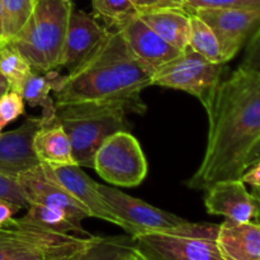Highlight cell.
Returning <instances> with one entry per match:
<instances>
[{
  "label": "cell",
  "instance_id": "26",
  "mask_svg": "<svg viewBox=\"0 0 260 260\" xmlns=\"http://www.w3.org/2000/svg\"><path fill=\"white\" fill-rule=\"evenodd\" d=\"M24 99L19 93L8 90L0 96V124L4 128L24 114Z\"/></svg>",
  "mask_w": 260,
  "mask_h": 260
},
{
  "label": "cell",
  "instance_id": "20",
  "mask_svg": "<svg viewBox=\"0 0 260 260\" xmlns=\"http://www.w3.org/2000/svg\"><path fill=\"white\" fill-rule=\"evenodd\" d=\"M22 218L28 221V222L41 226V228L55 231V233L76 235L81 236V238H91V236H94L90 233H88L83 226L71 220L70 216L63 212L62 210L50 207V206L29 203L27 208V213Z\"/></svg>",
  "mask_w": 260,
  "mask_h": 260
},
{
  "label": "cell",
  "instance_id": "24",
  "mask_svg": "<svg viewBox=\"0 0 260 260\" xmlns=\"http://www.w3.org/2000/svg\"><path fill=\"white\" fill-rule=\"evenodd\" d=\"M93 15L103 20L106 27L117 28L126 20L139 15L131 0H91Z\"/></svg>",
  "mask_w": 260,
  "mask_h": 260
},
{
  "label": "cell",
  "instance_id": "6",
  "mask_svg": "<svg viewBox=\"0 0 260 260\" xmlns=\"http://www.w3.org/2000/svg\"><path fill=\"white\" fill-rule=\"evenodd\" d=\"M126 114L121 109L56 111L58 122L70 139L75 165L93 169L95 152L104 140L128 128Z\"/></svg>",
  "mask_w": 260,
  "mask_h": 260
},
{
  "label": "cell",
  "instance_id": "21",
  "mask_svg": "<svg viewBox=\"0 0 260 260\" xmlns=\"http://www.w3.org/2000/svg\"><path fill=\"white\" fill-rule=\"evenodd\" d=\"M52 88L47 75H41L38 71L33 70L23 83L19 94L24 102L30 107H41L42 114L41 118L45 123L52 122L57 118L56 116V106L53 96H51Z\"/></svg>",
  "mask_w": 260,
  "mask_h": 260
},
{
  "label": "cell",
  "instance_id": "5",
  "mask_svg": "<svg viewBox=\"0 0 260 260\" xmlns=\"http://www.w3.org/2000/svg\"><path fill=\"white\" fill-rule=\"evenodd\" d=\"M218 226L185 221L175 228L132 239L150 260H223L217 246Z\"/></svg>",
  "mask_w": 260,
  "mask_h": 260
},
{
  "label": "cell",
  "instance_id": "4",
  "mask_svg": "<svg viewBox=\"0 0 260 260\" xmlns=\"http://www.w3.org/2000/svg\"><path fill=\"white\" fill-rule=\"evenodd\" d=\"M96 238L55 233L12 217L0 226V260H71Z\"/></svg>",
  "mask_w": 260,
  "mask_h": 260
},
{
  "label": "cell",
  "instance_id": "23",
  "mask_svg": "<svg viewBox=\"0 0 260 260\" xmlns=\"http://www.w3.org/2000/svg\"><path fill=\"white\" fill-rule=\"evenodd\" d=\"M189 47L211 62L225 63L215 33L193 12H189Z\"/></svg>",
  "mask_w": 260,
  "mask_h": 260
},
{
  "label": "cell",
  "instance_id": "32",
  "mask_svg": "<svg viewBox=\"0 0 260 260\" xmlns=\"http://www.w3.org/2000/svg\"><path fill=\"white\" fill-rule=\"evenodd\" d=\"M22 208L17 205H13V203L7 202V201L0 200V226L5 225L18 211H20Z\"/></svg>",
  "mask_w": 260,
  "mask_h": 260
},
{
  "label": "cell",
  "instance_id": "36",
  "mask_svg": "<svg viewBox=\"0 0 260 260\" xmlns=\"http://www.w3.org/2000/svg\"><path fill=\"white\" fill-rule=\"evenodd\" d=\"M128 260H150L149 258H147L146 255H145L144 253H142L141 250H139L136 246V249L134 250V253H132V255L129 256Z\"/></svg>",
  "mask_w": 260,
  "mask_h": 260
},
{
  "label": "cell",
  "instance_id": "17",
  "mask_svg": "<svg viewBox=\"0 0 260 260\" xmlns=\"http://www.w3.org/2000/svg\"><path fill=\"white\" fill-rule=\"evenodd\" d=\"M217 246L223 260H260V223L225 220L218 226Z\"/></svg>",
  "mask_w": 260,
  "mask_h": 260
},
{
  "label": "cell",
  "instance_id": "39",
  "mask_svg": "<svg viewBox=\"0 0 260 260\" xmlns=\"http://www.w3.org/2000/svg\"><path fill=\"white\" fill-rule=\"evenodd\" d=\"M183 2H184V3H185V5H187V2H188V0H183Z\"/></svg>",
  "mask_w": 260,
  "mask_h": 260
},
{
  "label": "cell",
  "instance_id": "2",
  "mask_svg": "<svg viewBox=\"0 0 260 260\" xmlns=\"http://www.w3.org/2000/svg\"><path fill=\"white\" fill-rule=\"evenodd\" d=\"M152 76L116 29H109L98 47L68 75L47 73L56 111L121 109L137 114L146 112L141 93L152 85Z\"/></svg>",
  "mask_w": 260,
  "mask_h": 260
},
{
  "label": "cell",
  "instance_id": "27",
  "mask_svg": "<svg viewBox=\"0 0 260 260\" xmlns=\"http://www.w3.org/2000/svg\"><path fill=\"white\" fill-rule=\"evenodd\" d=\"M260 9V0H188V12L194 9Z\"/></svg>",
  "mask_w": 260,
  "mask_h": 260
},
{
  "label": "cell",
  "instance_id": "3",
  "mask_svg": "<svg viewBox=\"0 0 260 260\" xmlns=\"http://www.w3.org/2000/svg\"><path fill=\"white\" fill-rule=\"evenodd\" d=\"M73 9V2L69 0H36L24 27L8 40L35 71L47 74L58 70Z\"/></svg>",
  "mask_w": 260,
  "mask_h": 260
},
{
  "label": "cell",
  "instance_id": "19",
  "mask_svg": "<svg viewBox=\"0 0 260 260\" xmlns=\"http://www.w3.org/2000/svg\"><path fill=\"white\" fill-rule=\"evenodd\" d=\"M139 17L165 42L179 51L189 47V12L185 9H157L139 13Z\"/></svg>",
  "mask_w": 260,
  "mask_h": 260
},
{
  "label": "cell",
  "instance_id": "33",
  "mask_svg": "<svg viewBox=\"0 0 260 260\" xmlns=\"http://www.w3.org/2000/svg\"><path fill=\"white\" fill-rule=\"evenodd\" d=\"M250 194L251 197H253L254 205H255V208H256V218L260 220V185L253 187Z\"/></svg>",
  "mask_w": 260,
  "mask_h": 260
},
{
  "label": "cell",
  "instance_id": "35",
  "mask_svg": "<svg viewBox=\"0 0 260 260\" xmlns=\"http://www.w3.org/2000/svg\"><path fill=\"white\" fill-rule=\"evenodd\" d=\"M260 160V141L258 142V145L255 146V149L253 150V152H251V156H250V167L253 164H255L256 161H259ZM249 167V168H250Z\"/></svg>",
  "mask_w": 260,
  "mask_h": 260
},
{
  "label": "cell",
  "instance_id": "14",
  "mask_svg": "<svg viewBox=\"0 0 260 260\" xmlns=\"http://www.w3.org/2000/svg\"><path fill=\"white\" fill-rule=\"evenodd\" d=\"M108 30L109 28L99 24L94 15L81 9H73L58 69L66 68L70 73L78 68L98 47Z\"/></svg>",
  "mask_w": 260,
  "mask_h": 260
},
{
  "label": "cell",
  "instance_id": "16",
  "mask_svg": "<svg viewBox=\"0 0 260 260\" xmlns=\"http://www.w3.org/2000/svg\"><path fill=\"white\" fill-rule=\"evenodd\" d=\"M43 124L40 117H27L18 128L0 136V173L17 177L40 164L33 152L36 131Z\"/></svg>",
  "mask_w": 260,
  "mask_h": 260
},
{
  "label": "cell",
  "instance_id": "28",
  "mask_svg": "<svg viewBox=\"0 0 260 260\" xmlns=\"http://www.w3.org/2000/svg\"><path fill=\"white\" fill-rule=\"evenodd\" d=\"M0 200L7 201L20 208H28L29 203L25 200L17 177L0 173Z\"/></svg>",
  "mask_w": 260,
  "mask_h": 260
},
{
  "label": "cell",
  "instance_id": "29",
  "mask_svg": "<svg viewBox=\"0 0 260 260\" xmlns=\"http://www.w3.org/2000/svg\"><path fill=\"white\" fill-rule=\"evenodd\" d=\"M240 66L260 73V27L246 43V50Z\"/></svg>",
  "mask_w": 260,
  "mask_h": 260
},
{
  "label": "cell",
  "instance_id": "30",
  "mask_svg": "<svg viewBox=\"0 0 260 260\" xmlns=\"http://www.w3.org/2000/svg\"><path fill=\"white\" fill-rule=\"evenodd\" d=\"M139 13L150 12L157 9H187V5L183 0H131Z\"/></svg>",
  "mask_w": 260,
  "mask_h": 260
},
{
  "label": "cell",
  "instance_id": "25",
  "mask_svg": "<svg viewBox=\"0 0 260 260\" xmlns=\"http://www.w3.org/2000/svg\"><path fill=\"white\" fill-rule=\"evenodd\" d=\"M36 0H0L4 22V40H12L32 15Z\"/></svg>",
  "mask_w": 260,
  "mask_h": 260
},
{
  "label": "cell",
  "instance_id": "34",
  "mask_svg": "<svg viewBox=\"0 0 260 260\" xmlns=\"http://www.w3.org/2000/svg\"><path fill=\"white\" fill-rule=\"evenodd\" d=\"M8 90H10L9 84H8V80L5 79V76L3 75L2 71H0V96L4 93H7Z\"/></svg>",
  "mask_w": 260,
  "mask_h": 260
},
{
  "label": "cell",
  "instance_id": "38",
  "mask_svg": "<svg viewBox=\"0 0 260 260\" xmlns=\"http://www.w3.org/2000/svg\"><path fill=\"white\" fill-rule=\"evenodd\" d=\"M2 129H3V127H2V124H0V136H2Z\"/></svg>",
  "mask_w": 260,
  "mask_h": 260
},
{
  "label": "cell",
  "instance_id": "8",
  "mask_svg": "<svg viewBox=\"0 0 260 260\" xmlns=\"http://www.w3.org/2000/svg\"><path fill=\"white\" fill-rule=\"evenodd\" d=\"M225 63H215L187 47L175 58L157 69L152 85L182 90L196 96L205 106L221 81Z\"/></svg>",
  "mask_w": 260,
  "mask_h": 260
},
{
  "label": "cell",
  "instance_id": "9",
  "mask_svg": "<svg viewBox=\"0 0 260 260\" xmlns=\"http://www.w3.org/2000/svg\"><path fill=\"white\" fill-rule=\"evenodd\" d=\"M205 20L217 38L223 62L233 60L260 27V9L190 10Z\"/></svg>",
  "mask_w": 260,
  "mask_h": 260
},
{
  "label": "cell",
  "instance_id": "7",
  "mask_svg": "<svg viewBox=\"0 0 260 260\" xmlns=\"http://www.w3.org/2000/svg\"><path fill=\"white\" fill-rule=\"evenodd\" d=\"M96 174L117 187H137L147 175V160L136 137L127 129L104 140L94 156Z\"/></svg>",
  "mask_w": 260,
  "mask_h": 260
},
{
  "label": "cell",
  "instance_id": "37",
  "mask_svg": "<svg viewBox=\"0 0 260 260\" xmlns=\"http://www.w3.org/2000/svg\"><path fill=\"white\" fill-rule=\"evenodd\" d=\"M0 40H4V22H3L2 4H0Z\"/></svg>",
  "mask_w": 260,
  "mask_h": 260
},
{
  "label": "cell",
  "instance_id": "40",
  "mask_svg": "<svg viewBox=\"0 0 260 260\" xmlns=\"http://www.w3.org/2000/svg\"><path fill=\"white\" fill-rule=\"evenodd\" d=\"M69 2H73V0H69Z\"/></svg>",
  "mask_w": 260,
  "mask_h": 260
},
{
  "label": "cell",
  "instance_id": "1",
  "mask_svg": "<svg viewBox=\"0 0 260 260\" xmlns=\"http://www.w3.org/2000/svg\"><path fill=\"white\" fill-rule=\"evenodd\" d=\"M207 144L201 165L185 182L206 190L221 180L240 179L260 141V73L239 66L221 80L205 106Z\"/></svg>",
  "mask_w": 260,
  "mask_h": 260
},
{
  "label": "cell",
  "instance_id": "11",
  "mask_svg": "<svg viewBox=\"0 0 260 260\" xmlns=\"http://www.w3.org/2000/svg\"><path fill=\"white\" fill-rule=\"evenodd\" d=\"M17 180L28 203L60 208L79 225L84 218L91 217L90 212L58 183L47 165L37 164L18 174Z\"/></svg>",
  "mask_w": 260,
  "mask_h": 260
},
{
  "label": "cell",
  "instance_id": "13",
  "mask_svg": "<svg viewBox=\"0 0 260 260\" xmlns=\"http://www.w3.org/2000/svg\"><path fill=\"white\" fill-rule=\"evenodd\" d=\"M47 167L53 177L58 180V183L90 212L91 217L113 223L123 230L126 229L123 221L118 216H116L111 206L101 194L98 189V183L94 182L88 174H85L80 167L75 164L60 165V167L47 165Z\"/></svg>",
  "mask_w": 260,
  "mask_h": 260
},
{
  "label": "cell",
  "instance_id": "31",
  "mask_svg": "<svg viewBox=\"0 0 260 260\" xmlns=\"http://www.w3.org/2000/svg\"><path fill=\"white\" fill-rule=\"evenodd\" d=\"M245 184H250L251 187L260 185V160L251 165L240 178Z\"/></svg>",
  "mask_w": 260,
  "mask_h": 260
},
{
  "label": "cell",
  "instance_id": "18",
  "mask_svg": "<svg viewBox=\"0 0 260 260\" xmlns=\"http://www.w3.org/2000/svg\"><path fill=\"white\" fill-rule=\"evenodd\" d=\"M32 147L40 164L50 167L75 164L70 139L57 118L47 123L43 122L33 136Z\"/></svg>",
  "mask_w": 260,
  "mask_h": 260
},
{
  "label": "cell",
  "instance_id": "12",
  "mask_svg": "<svg viewBox=\"0 0 260 260\" xmlns=\"http://www.w3.org/2000/svg\"><path fill=\"white\" fill-rule=\"evenodd\" d=\"M114 29L121 33L132 55L152 74L182 52L165 42L139 15L126 20Z\"/></svg>",
  "mask_w": 260,
  "mask_h": 260
},
{
  "label": "cell",
  "instance_id": "10",
  "mask_svg": "<svg viewBox=\"0 0 260 260\" xmlns=\"http://www.w3.org/2000/svg\"><path fill=\"white\" fill-rule=\"evenodd\" d=\"M98 189L116 216L126 225V231L131 238L150 231L167 230L182 225L187 220L177 215L154 207L145 201L126 194L122 190L108 185L99 184Z\"/></svg>",
  "mask_w": 260,
  "mask_h": 260
},
{
  "label": "cell",
  "instance_id": "22",
  "mask_svg": "<svg viewBox=\"0 0 260 260\" xmlns=\"http://www.w3.org/2000/svg\"><path fill=\"white\" fill-rule=\"evenodd\" d=\"M0 71L8 80L10 90L19 93L33 69L10 41L0 40Z\"/></svg>",
  "mask_w": 260,
  "mask_h": 260
},
{
  "label": "cell",
  "instance_id": "15",
  "mask_svg": "<svg viewBox=\"0 0 260 260\" xmlns=\"http://www.w3.org/2000/svg\"><path fill=\"white\" fill-rule=\"evenodd\" d=\"M206 210L234 222H250L256 218L254 200L241 179L221 180L206 189Z\"/></svg>",
  "mask_w": 260,
  "mask_h": 260
}]
</instances>
